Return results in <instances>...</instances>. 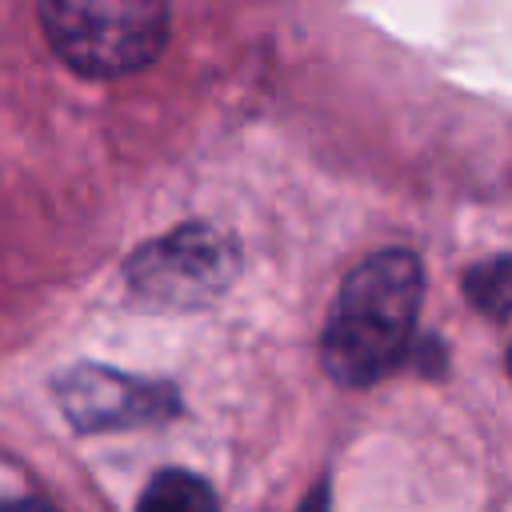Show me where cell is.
Returning a JSON list of instances; mask_svg holds the SVG:
<instances>
[{
	"instance_id": "6",
	"label": "cell",
	"mask_w": 512,
	"mask_h": 512,
	"mask_svg": "<svg viewBox=\"0 0 512 512\" xmlns=\"http://www.w3.org/2000/svg\"><path fill=\"white\" fill-rule=\"evenodd\" d=\"M464 292L480 312H488L492 320H504L508 316V256H492L488 264L468 268Z\"/></svg>"
},
{
	"instance_id": "4",
	"label": "cell",
	"mask_w": 512,
	"mask_h": 512,
	"mask_svg": "<svg viewBox=\"0 0 512 512\" xmlns=\"http://www.w3.org/2000/svg\"><path fill=\"white\" fill-rule=\"evenodd\" d=\"M52 396L80 432H112L160 424L180 412V396L168 380L128 376L108 364H76L56 376Z\"/></svg>"
},
{
	"instance_id": "2",
	"label": "cell",
	"mask_w": 512,
	"mask_h": 512,
	"mask_svg": "<svg viewBox=\"0 0 512 512\" xmlns=\"http://www.w3.org/2000/svg\"><path fill=\"white\" fill-rule=\"evenodd\" d=\"M52 52L80 76L144 72L168 44V0H40Z\"/></svg>"
},
{
	"instance_id": "3",
	"label": "cell",
	"mask_w": 512,
	"mask_h": 512,
	"mask_svg": "<svg viewBox=\"0 0 512 512\" xmlns=\"http://www.w3.org/2000/svg\"><path fill=\"white\" fill-rule=\"evenodd\" d=\"M236 276H240L236 236L204 220L180 224L140 244L124 264L128 292L144 308H156V312L208 308L232 288Z\"/></svg>"
},
{
	"instance_id": "5",
	"label": "cell",
	"mask_w": 512,
	"mask_h": 512,
	"mask_svg": "<svg viewBox=\"0 0 512 512\" xmlns=\"http://www.w3.org/2000/svg\"><path fill=\"white\" fill-rule=\"evenodd\" d=\"M216 504V492L200 480V476H192V472H176V468H168V472H156L152 480H148V488L140 492V508H212Z\"/></svg>"
},
{
	"instance_id": "1",
	"label": "cell",
	"mask_w": 512,
	"mask_h": 512,
	"mask_svg": "<svg viewBox=\"0 0 512 512\" xmlns=\"http://www.w3.org/2000/svg\"><path fill=\"white\" fill-rule=\"evenodd\" d=\"M424 304V264L408 248H384L360 260L320 332V360L344 388H368L404 364Z\"/></svg>"
}]
</instances>
